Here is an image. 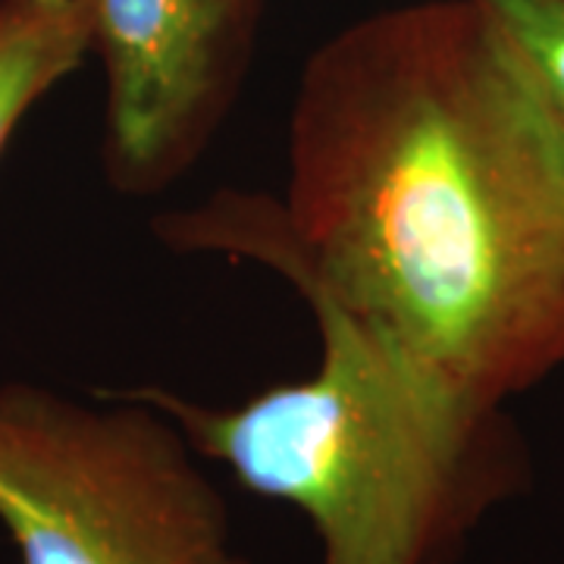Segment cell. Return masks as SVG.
Listing matches in <instances>:
<instances>
[{
  "instance_id": "6da1fadb",
  "label": "cell",
  "mask_w": 564,
  "mask_h": 564,
  "mask_svg": "<svg viewBox=\"0 0 564 564\" xmlns=\"http://www.w3.org/2000/svg\"><path fill=\"white\" fill-rule=\"evenodd\" d=\"M285 166L280 198L217 192L158 217V239L333 299L480 402L564 370V113L477 0L323 41Z\"/></svg>"
},
{
  "instance_id": "7a4b0ae2",
  "label": "cell",
  "mask_w": 564,
  "mask_h": 564,
  "mask_svg": "<svg viewBox=\"0 0 564 564\" xmlns=\"http://www.w3.org/2000/svg\"><path fill=\"white\" fill-rule=\"evenodd\" d=\"M321 361L236 404L129 386L207 464L304 514L317 564H455L486 518L530 486L508 404L458 392L326 295H299Z\"/></svg>"
},
{
  "instance_id": "3957f363",
  "label": "cell",
  "mask_w": 564,
  "mask_h": 564,
  "mask_svg": "<svg viewBox=\"0 0 564 564\" xmlns=\"http://www.w3.org/2000/svg\"><path fill=\"white\" fill-rule=\"evenodd\" d=\"M0 530L20 564H254L207 462L132 389L0 383Z\"/></svg>"
},
{
  "instance_id": "277c9868",
  "label": "cell",
  "mask_w": 564,
  "mask_h": 564,
  "mask_svg": "<svg viewBox=\"0 0 564 564\" xmlns=\"http://www.w3.org/2000/svg\"><path fill=\"white\" fill-rule=\"evenodd\" d=\"M267 0H91L110 188L154 198L185 180L242 98Z\"/></svg>"
},
{
  "instance_id": "5b68a950",
  "label": "cell",
  "mask_w": 564,
  "mask_h": 564,
  "mask_svg": "<svg viewBox=\"0 0 564 564\" xmlns=\"http://www.w3.org/2000/svg\"><path fill=\"white\" fill-rule=\"evenodd\" d=\"M91 51V0H0V158L35 104Z\"/></svg>"
},
{
  "instance_id": "8992f818",
  "label": "cell",
  "mask_w": 564,
  "mask_h": 564,
  "mask_svg": "<svg viewBox=\"0 0 564 564\" xmlns=\"http://www.w3.org/2000/svg\"><path fill=\"white\" fill-rule=\"evenodd\" d=\"M564 113V0H477Z\"/></svg>"
}]
</instances>
